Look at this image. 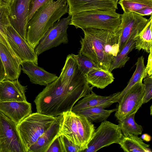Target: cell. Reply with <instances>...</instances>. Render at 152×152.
<instances>
[{
	"instance_id": "5bb4252c",
	"label": "cell",
	"mask_w": 152,
	"mask_h": 152,
	"mask_svg": "<svg viewBox=\"0 0 152 152\" xmlns=\"http://www.w3.org/2000/svg\"><path fill=\"white\" fill-rule=\"evenodd\" d=\"M69 15L90 10L116 11L117 3L115 0H66Z\"/></svg>"
},
{
	"instance_id": "4dcf8cb0",
	"label": "cell",
	"mask_w": 152,
	"mask_h": 152,
	"mask_svg": "<svg viewBox=\"0 0 152 152\" xmlns=\"http://www.w3.org/2000/svg\"><path fill=\"white\" fill-rule=\"evenodd\" d=\"M72 54L77 62L79 70L85 76L94 69L100 68L94 61L86 56L79 53L77 55Z\"/></svg>"
},
{
	"instance_id": "484cf974",
	"label": "cell",
	"mask_w": 152,
	"mask_h": 152,
	"mask_svg": "<svg viewBox=\"0 0 152 152\" xmlns=\"http://www.w3.org/2000/svg\"><path fill=\"white\" fill-rule=\"evenodd\" d=\"M136 35H133L129 39L120 52L114 57L109 71L112 72L114 69L124 67L130 58L128 56L129 53L135 48Z\"/></svg>"
},
{
	"instance_id": "ac0fdd59",
	"label": "cell",
	"mask_w": 152,
	"mask_h": 152,
	"mask_svg": "<svg viewBox=\"0 0 152 152\" xmlns=\"http://www.w3.org/2000/svg\"><path fill=\"white\" fill-rule=\"evenodd\" d=\"M27 86L22 85L18 79H5L0 82V102L27 101Z\"/></svg>"
},
{
	"instance_id": "7c38bea8",
	"label": "cell",
	"mask_w": 152,
	"mask_h": 152,
	"mask_svg": "<svg viewBox=\"0 0 152 152\" xmlns=\"http://www.w3.org/2000/svg\"><path fill=\"white\" fill-rule=\"evenodd\" d=\"M7 38L10 46L20 62L30 61L38 65V56L34 49L21 36L11 24L7 27Z\"/></svg>"
},
{
	"instance_id": "1f68e13d",
	"label": "cell",
	"mask_w": 152,
	"mask_h": 152,
	"mask_svg": "<svg viewBox=\"0 0 152 152\" xmlns=\"http://www.w3.org/2000/svg\"><path fill=\"white\" fill-rule=\"evenodd\" d=\"M59 138L61 143L63 152H82V150L70 141L64 135H60Z\"/></svg>"
},
{
	"instance_id": "277c9868",
	"label": "cell",
	"mask_w": 152,
	"mask_h": 152,
	"mask_svg": "<svg viewBox=\"0 0 152 152\" xmlns=\"http://www.w3.org/2000/svg\"><path fill=\"white\" fill-rule=\"evenodd\" d=\"M60 135L80 148L83 151L88 147L95 130L92 122L84 116L71 110L63 113Z\"/></svg>"
},
{
	"instance_id": "f546056e",
	"label": "cell",
	"mask_w": 152,
	"mask_h": 152,
	"mask_svg": "<svg viewBox=\"0 0 152 152\" xmlns=\"http://www.w3.org/2000/svg\"><path fill=\"white\" fill-rule=\"evenodd\" d=\"M135 113L121 120L118 121L123 134H129L139 135L142 134L143 127L135 122Z\"/></svg>"
},
{
	"instance_id": "9a60e30c",
	"label": "cell",
	"mask_w": 152,
	"mask_h": 152,
	"mask_svg": "<svg viewBox=\"0 0 152 152\" xmlns=\"http://www.w3.org/2000/svg\"><path fill=\"white\" fill-rule=\"evenodd\" d=\"M120 92L108 96H102L96 94L92 91L78 101L71 111L75 113L90 107H101L105 108L110 107L119 100Z\"/></svg>"
},
{
	"instance_id": "cb8c5ba5",
	"label": "cell",
	"mask_w": 152,
	"mask_h": 152,
	"mask_svg": "<svg viewBox=\"0 0 152 152\" xmlns=\"http://www.w3.org/2000/svg\"><path fill=\"white\" fill-rule=\"evenodd\" d=\"M150 17L146 25L134 37L135 49L139 51L142 49L148 53L152 50V15Z\"/></svg>"
},
{
	"instance_id": "f35d334b",
	"label": "cell",
	"mask_w": 152,
	"mask_h": 152,
	"mask_svg": "<svg viewBox=\"0 0 152 152\" xmlns=\"http://www.w3.org/2000/svg\"><path fill=\"white\" fill-rule=\"evenodd\" d=\"M13 0H3V1L8 4L10 6L12 4Z\"/></svg>"
},
{
	"instance_id": "7a4b0ae2",
	"label": "cell",
	"mask_w": 152,
	"mask_h": 152,
	"mask_svg": "<svg viewBox=\"0 0 152 152\" xmlns=\"http://www.w3.org/2000/svg\"><path fill=\"white\" fill-rule=\"evenodd\" d=\"M84 37L80 42L79 53L94 61L101 69L109 70L114 58L119 53L120 35L105 30H83Z\"/></svg>"
},
{
	"instance_id": "9c48e42d",
	"label": "cell",
	"mask_w": 152,
	"mask_h": 152,
	"mask_svg": "<svg viewBox=\"0 0 152 152\" xmlns=\"http://www.w3.org/2000/svg\"><path fill=\"white\" fill-rule=\"evenodd\" d=\"M71 15L58 20L49 29L34 48L37 56L44 52L68 42L67 30Z\"/></svg>"
},
{
	"instance_id": "d6a6232c",
	"label": "cell",
	"mask_w": 152,
	"mask_h": 152,
	"mask_svg": "<svg viewBox=\"0 0 152 152\" xmlns=\"http://www.w3.org/2000/svg\"><path fill=\"white\" fill-rule=\"evenodd\" d=\"M145 88L143 104L149 102L152 98V76L147 75L143 78Z\"/></svg>"
},
{
	"instance_id": "74e56055",
	"label": "cell",
	"mask_w": 152,
	"mask_h": 152,
	"mask_svg": "<svg viewBox=\"0 0 152 152\" xmlns=\"http://www.w3.org/2000/svg\"><path fill=\"white\" fill-rule=\"evenodd\" d=\"M141 137L142 140L147 142L149 141L151 139V137L149 135L146 134L142 135Z\"/></svg>"
},
{
	"instance_id": "60d3db41",
	"label": "cell",
	"mask_w": 152,
	"mask_h": 152,
	"mask_svg": "<svg viewBox=\"0 0 152 152\" xmlns=\"http://www.w3.org/2000/svg\"><path fill=\"white\" fill-rule=\"evenodd\" d=\"M119 0H115V1H116V2H118V1Z\"/></svg>"
},
{
	"instance_id": "ba28073f",
	"label": "cell",
	"mask_w": 152,
	"mask_h": 152,
	"mask_svg": "<svg viewBox=\"0 0 152 152\" xmlns=\"http://www.w3.org/2000/svg\"><path fill=\"white\" fill-rule=\"evenodd\" d=\"M143 80L136 83L120 98L115 114L118 121L136 114L143 104L145 93Z\"/></svg>"
},
{
	"instance_id": "d6986e66",
	"label": "cell",
	"mask_w": 152,
	"mask_h": 152,
	"mask_svg": "<svg viewBox=\"0 0 152 152\" xmlns=\"http://www.w3.org/2000/svg\"><path fill=\"white\" fill-rule=\"evenodd\" d=\"M62 119V114L57 116L49 128L30 147L27 152H46L54 139L60 135Z\"/></svg>"
},
{
	"instance_id": "e575fe53",
	"label": "cell",
	"mask_w": 152,
	"mask_h": 152,
	"mask_svg": "<svg viewBox=\"0 0 152 152\" xmlns=\"http://www.w3.org/2000/svg\"><path fill=\"white\" fill-rule=\"evenodd\" d=\"M59 136L54 139L46 152H63V147L59 138Z\"/></svg>"
},
{
	"instance_id": "7402d4cb",
	"label": "cell",
	"mask_w": 152,
	"mask_h": 152,
	"mask_svg": "<svg viewBox=\"0 0 152 152\" xmlns=\"http://www.w3.org/2000/svg\"><path fill=\"white\" fill-rule=\"evenodd\" d=\"M118 144L124 151L126 152H149L150 145L144 143L138 135L128 134H123Z\"/></svg>"
},
{
	"instance_id": "d590c367",
	"label": "cell",
	"mask_w": 152,
	"mask_h": 152,
	"mask_svg": "<svg viewBox=\"0 0 152 152\" xmlns=\"http://www.w3.org/2000/svg\"><path fill=\"white\" fill-rule=\"evenodd\" d=\"M151 51L148 58L147 63L146 66V72L147 75L152 76V55Z\"/></svg>"
},
{
	"instance_id": "4fadbf2b",
	"label": "cell",
	"mask_w": 152,
	"mask_h": 152,
	"mask_svg": "<svg viewBox=\"0 0 152 152\" xmlns=\"http://www.w3.org/2000/svg\"><path fill=\"white\" fill-rule=\"evenodd\" d=\"M30 0H13L10 6V24L25 40L28 24V7Z\"/></svg>"
},
{
	"instance_id": "603a6c76",
	"label": "cell",
	"mask_w": 152,
	"mask_h": 152,
	"mask_svg": "<svg viewBox=\"0 0 152 152\" xmlns=\"http://www.w3.org/2000/svg\"><path fill=\"white\" fill-rule=\"evenodd\" d=\"M10 5L5 1H0V42L8 48L13 56L20 61L10 46L7 38V29L10 24L9 18Z\"/></svg>"
},
{
	"instance_id": "83f0119b",
	"label": "cell",
	"mask_w": 152,
	"mask_h": 152,
	"mask_svg": "<svg viewBox=\"0 0 152 152\" xmlns=\"http://www.w3.org/2000/svg\"><path fill=\"white\" fill-rule=\"evenodd\" d=\"M117 4L124 12H133L140 15L144 9L152 7V0H119Z\"/></svg>"
},
{
	"instance_id": "d4e9b609",
	"label": "cell",
	"mask_w": 152,
	"mask_h": 152,
	"mask_svg": "<svg viewBox=\"0 0 152 152\" xmlns=\"http://www.w3.org/2000/svg\"><path fill=\"white\" fill-rule=\"evenodd\" d=\"M116 110L117 108L107 110L102 107H96L82 110L76 113L84 116L91 122L98 123L107 120Z\"/></svg>"
},
{
	"instance_id": "836d02e7",
	"label": "cell",
	"mask_w": 152,
	"mask_h": 152,
	"mask_svg": "<svg viewBox=\"0 0 152 152\" xmlns=\"http://www.w3.org/2000/svg\"><path fill=\"white\" fill-rule=\"evenodd\" d=\"M51 0H30L28 7V22L39 8Z\"/></svg>"
},
{
	"instance_id": "8992f818",
	"label": "cell",
	"mask_w": 152,
	"mask_h": 152,
	"mask_svg": "<svg viewBox=\"0 0 152 152\" xmlns=\"http://www.w3.org/2000/svg\"><path fill=\"white\" fill-rule=\"evenodd\" d=\"M57 117L37 112L32 113L17 125L18 131L26 152L49 128Z\"/></svg>"
},
{
	"instance_id": "f1b7e54d",
	"label": "cell",
	"mask_w": 152,
	"mask_h": 152,
	"mask_svg": "<svg viewBox=\"0 0 152 152\" xmlns=\"http://www.w3.org/2000/svg\"><path fill=\"white\" fill-rule=\"evenodd\" d=\"M144 58L143 56L138 58L135 64L136 65L135 70L127 86L123 91L120 92L119 99L134 85L141 79H143L147 75L146 72V66L144 64Z\"/></svg>"
},
{
	"instance_id": "8d00e7d4",
	"label": "cell",
	"mask_w": 152,
	"mask_h": 152,
	"mask_svg": "<svg viewBox=\"0 0 152 152\" xmlns=\"http://www.w3.org/2000/svg\"><path fill=\"white\" fill-rule=\"evenodd\" d=\"M6 74L3 64L0 58V82L6 79Z\"/></svg>"
},
{
	"instance_id": "52a82bcc",
	"label": "cell",
	"mask_w": 152,
	"mask_h": 152,
	"mask_svg": "<svg viewBox=\"0 0 152 152\" xmlns=\"http://www.w3.org/2000/svg\"><path fill=\"white\" fill-rule=\"evenodd\" d=\"M123 134L118 125L107 120L95 129L87 148L83 152H95L113 143L120 142Z\"/></svg>"
},
{
	"instance_id": "2e32d148",
	"label": "cell",
	"mask_w": 152,
	"mask_h": 152,
	"mask_svg": "<svg viewBox=\"0 0 152 152\" xmlns=\"http://www.w3.org/2000/svg\"><path fill=\"white\" fill-rule=\"evenodd\" d=\"M0 111L17 125L32 113L31 105L27 101L0 102Z\"/></svg>"
},
{
	"instance_id": "8fae6325",
	"label": "cell",
	"mask_w": 152,
	"mask_h": 152,
	"mask_svg": "<svg viewBox=\"0 0 152 152\" xmlns=\"http://www.w3.org/2000/svg\"><path fill=\"white\" fill-rule=\"evenodd\" d=\"M150 19V17L147 19L133 12H124L121 14V24L117 31L120 35L119 53L131 36L138 34Z\"/></svg>"
},
{
	"instance_id": "5b68a950",
	"label": "cell",
	"mask_w": 152,
	"mask_h": 152,
	"mask_svg": "<svg viewBox=\"0 0 152 152\" xmlns=\"http://www.w3.org/2000/svg\"><path fill=\"white\" fill-rule=\"evenodd\" d=\"M121 15L115 11L93 10L81 12L71 15L69 25L82 30L94 28L108 30L114 33L118 29Z\"/></svg>"
},
{
	"instance_id": "4316f807",
	"label": "cell",
	"mask_w": 152,
	"mask_h": 152,
	"mask_svg": "<svg viewBox=\"0 0 152 152\" xmlns=\"http://www.w3.org/2000/svg\"><path fill=\"white\" fill-rule=\"evenodd\" d=\"M77 62L72 54L68 55L59 76L64 83L71 82L80 73Z\"/></svg>"
},
{
	"instance_id": "6da1fadb",
	"label": "cell",
	"mask_w": 152,
	"mask_h": 152,
	"mask_svg": "<svg viewBox=\"0 0 152 152\" xmlns=\"http://www.w3.org/2000/svg\"><path fill=\"white\" fill-rule=\"evenodd\" d=\"M93 88L81 72L68 83L62 82L58 77L35 97L37 112L53 117L59 116L71 110L77 102L90 93Z\"/></svg>"
},
{
	"instance_id": "30bf717a",
	"label": "cell",
	"mask_w": 152,
	"mask_h": 152,
	"mask_svg": "<svg viewBox=\"0 0 152 152\" xmlns=\"http://www.w3.org/2000/svg\"><path fill=\"white\" fill-rule=\"evenodd\" d=\"M0 152H26L17 125L0 111Z\"/></svg>"
},
{
	"instance_id": "e0dca14e",
	"label": "cell",
	"mask_w": 152,
	"mask_h": 152,
	"mask_svg": "<svg viewBox=\"0 0 152 152\" xmlns=\"http://www.w3.org/2000/svg\"><path fill=\"white\" fill-rule=\"evenodd\" d=\"M20 64L23 72L27 75L33 84L46 86L58 77L56 74L47 71L32 61H22Z\"/></svg>"
},
{
	"instance_id": "ffe728a7",
	"label": "cell",
	"mask_w": 152,
	"mask_h": 152,
	"mask_svg": "<svg viewBox=\"0 0 152 152\" xmlns=\"http://www.w3.org/2000/svg\"><path fill=\"white\" fill-rule=\"evenodd\" d=\"M0 58L6 74V79H18L21 70L20 63L12 55L7 47L0 42Z\"/></svg>"
},
{
	"instance_id": "b9f144b4",
	"label": "cell",
	"mask_w": 152,
	"mask_h": 152,
	"mask_svg": "<svg viewBox=\"0 0 152 152\" xmlns=\"http://www.w3.org/2000/svg\"><path fill=\"white\" fill-rule=\"evenodd\" d=\"M0 1H3V0H0Z\"/></svg>"
},
{
	"instance_id": "3957f363",
	"label": "cell",
	"mask_w": 152,
	"mask_h": 152,
	"mask_svg": "<svg viewBox=\"0 0 152 152\" xmlns=\"http://www.w3.org/2000/svg\"><path fill=\"white\" fill-rule=\"evenodd\" d=\"M66 0L50 1L39 8L28 23L26 40L34 49L49 29L68 12Z\"/></svg>"
},
{
	"instance_id": "ab89813d",
	"label": "cell",
	"mask_w": 152,
	"mask_h": 152,
	"mask_svg": "<svg viewBox=\"0 0 152 152\" xmlns=\"http://www.w3.org/2000/svg\"><path fill=\"white\" fill-rule=\"evenodd\" d=\"M152 105H151V107H150V110H151V109H152Z\"/></svg>"
},
{
	"instance_id": "44dd1931",
	"label": "cell",
	"mask_w": 152,
	"mask_h": 152,
	"mask_svg": "<svg viewBox=\"0 0 152 152\" xmlns=\"http://www.w3.org/2000/svg\"><path fill=\"white\" fill-rule=\"evenodd\" d=\"M87 82L93 87L103 89L112 83L114 77L111 72L100 68L95 69L85 76Z\"/></svg>"
}]
</instances>
